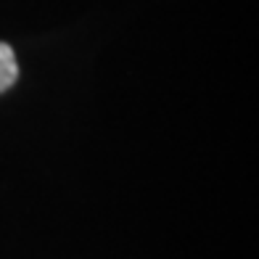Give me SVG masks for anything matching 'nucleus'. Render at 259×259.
I'll return each instance as SVG.
<instances>
[{
	"instance_id": "obj_1",
	"label": "nucleus",
	"mask_w": 259,
	"mask_h": 259,
	"mask_svg": "<svg viewBox=\"0 0 259 259\" xmlns=\"http://www.w3.org/2000/svg\"><path fill=\"white\" fill-rule=\"evenodd\" d=\"M16 79H19V64L14 48L8 42H0V93L11 90L16 85Z\"/></svg>"
}]
</instances>
